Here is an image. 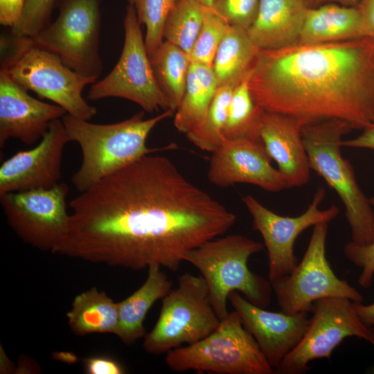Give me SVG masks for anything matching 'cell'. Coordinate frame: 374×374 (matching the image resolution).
Wrapping results in <instances>:
<instances>
[{
	"label": "cell",
	"mask_w": 374,
	"mask_h": 374,
	"mask_svg": "<svg viewBox=\"0 0 374 374\" xmlns=\"http://www.w3.org/2000/svg\"><path fill=\"white\" fill-rule=\"evenodd\" d=\"M134 7L129 4L123 19L125 39L119 60L107 75L91 84L88 93L90 100L121 98L138 104L146 112L168 109Z\"/></svg>",
	"instance_id": "obj_10"
},
{
	"label": "cell",
	"mask_w": 374,
	"mask_h": 374,
	"mask_svg": "<svg viewBox=\"0 0 374 374\" xmlns=\"http://www.w3.org/2000/svg\"><path fill=\"white\" fill-rule=\"evenodd\" d=\"M300 1H305V0H300Z\"/></svg>",
	"instance_id": "obj_43"
},
{
	"label": "cell",
	"mask_w": 374,
	"mask_h": 374,
	"mask_svg": "<svg viewBox=\"0 0 374 374\" xmlns=\"http://www.w3.org/2000/svg\"><path fill=\"white\" fill-rule=\"evenodd\" d=\"M251 69L233 90L223 131V136L226 139L261 140L259 128L265 110L256 104L250 93L249 82Z\"/></svg>",
	"instance_id": "obj_27"
},
{
	"label": "cell",
	"mask_w": 374,
	"mask_h": 374,
	"mask_svg": "<svg viewBox=\"0 0 374 374\" xmlns=\"http://www.w3.org/2000/svg\"><path fill=\"white\" fill-rule=\"evenodd\" d=\"M357 7L362 16L364 37L374 38V0H361Z\"/></svg>",
	"instance_id": "obj_37"
},
{
	"label": "cell",
	"mask_w": 374,
	"mask_h": 374,
	"mask_svg": "<svg viewBox=\"0 0 374 374\" xmlns=\"http://www.w3.org/2000/svg\"><path fill=\"white\" fill-rule=\"evenodd\" d=\"M305 124L296 118L264 111L260 123V137L289 188L306 184L310 166L303 139Z\"/></svg>",
	"instance_id": "obj_19"
},
{
	"label": "cell",
	"mask_w": 374,
	"mask_h": 374,
	"mask_svg": "<svg viewBox=\"0 0 374 374\" xmlns=\"http://www.w3.org/2000/svg\"><path fill=\"white\" fill-rule=\"evenodd\" d=\"M352 129L347 123L332 119L305 125L302 134L311 170L336 192L344 206L351 241L367 245L374 242V212L351 164L341 152L342 137Z\"/></svg>",
	"instance_id": "obj_5"
},
{
	"label": "cell",
	"mask_w": 374,
	"mask_h": 374,
	"mask_svg": "<svg viewBox=\"0 0 374 374\" xmlns=\"http://www.w3.org/2000/svg\"><path fill=\"white\" fill-rule=\"evenodd\" d=\"M211 153L207 177L213 185L226 188L245 183L273 193L289 188L283 175L272 166L261 140L224 138Z\"/></svg>",
	"instance_id": "obj_16"
},
{
	"label": "cell",
	"mask_w": 374,
	"mask_h": 374,
	"mask_svg": "<svg viewBox=\"0 0 374 374\" xmlns=\"http://www.w3.org/2000/svg\"><path fill=\"white\" fill-rule=\"evenodd\" d=\"M100 3L101 0H57V17L31 38L33 44L57 55L78 73L98 80L103 71Z\"/></svg>",
	"instance_id": "obj_8"
},
{
	"label": "cell",
	"mask_w": 374,
	"mask_h": 374,
	"mask_svg": "<svg viewBox=\"0 0 374 374\" xmlns=\"http://www.w3.org/2000/svg\"><path fill=\"white\" fill-rule=\"evenodd\" d=\"M145 26V44L151 57L163 42V29L167 15L176 0H127Z\"/></svg>",
	"instance_id": "obj_30"
},
{
	"label": "cell",
	"mask_w": 374,
	"mask_h": 374,
	"mask_svg": "<svg viewBox=\"0 0 374 374\" xmlns=\"http://www.w3.org/2000/svg\"><path fill=\"white\" fill-rule=\"evenodd\" d=\"M259 51L247 30L229 24L212 66L218 87L240 82L253 66Z\"/></svg>",
	"instance_id": "obj_24"
},
{
	"label": "cell",
	"mask_w": 374,
	"mask_h": 374,
	"mask_svg": "<svg viewBox=\"0 0 374 374\" xmlns=\"http://www.w3.org/2000/svg\"><path fill=\"white\" fill-rule=\"evenodd\" d=\"M307 9L305 1L260 0L256 19L247 32L259 50L294 45L299 42Z\"/></svg>",
	"instance_id": "obj_20"
},
{
	"label": "cell",
	"mask_w": 374,
	"mask_h": 374,
	"mask_svg": "<svg viewBox=\"0 0 374 374\" xmlns=\"http://www.w3.org/2000/svg\"><path fill=\"white\" fill-rule=\"evenodd\" d=\"M328 223L313 226L301 262L289 274L271 282L281 312L293 314L310 312L314 301L323 298H346L362 302V294L346 280L339 278L326 255Z\"/></svg>",
	"instance_id": "obj_9"
},
{
	"label": "cell",
	"mask_w": 374,
	"mask_h": 374,
	"mask_svg": "<svg viewBox=\"0 0 374 374\" xmlns=\"http://www.w3.org/2000/svg\"><path fill=\"white\" fill-rule=\"evenodd\" d=\"M150 59L168 109L175 112L185 92L190 57L180 48L163 40Z\"/></svg>",
	"instance_id": "obj_26"
},
{
	"label": "cell",
	"mask_w": 374,
	"mask_h": 374,
	"mask_svg": "<svg viewBox=\"0 0 374 374\" xmlns=\"http://www.w3.org/2000/svg\"><path fill=\"white\" fill-rule=\"evenodd\" d=\"M341 146L374 150V126L364 129L361 134L354 139L342 141Z\"/></svg>",
	"instance_id": "obj_38"
},
{
	"label": "cell",
	"mask_w": 374,
	"mask_h": 374,
	"mask_svg": "<svg viewBox=\"0 0 374 374\" xmlns=\"http://www.w3.org/2000/svg\"><path fill=\"white\" fill-rule=\"evenodd\" d=\"M144 283L129 297L119 303V320L116 335L132 345L145 336L144 319L152 305L162 299L172 288V283L161 267L148 268Z\"/></svg>",
	"instance_id": "obj_22"
},
{
	"label": "cell",
	"mask_w": 374,
	"mask_h": 374,
	"mask_svg": "<svg viewBox=\"0 0 374 374\" xmlns=\"http://www.w3.org/2000/svg\"><path fill=\"white\" fill-rule=\"evenodd\" d=\"M352 304L359 318L368 326H374V303L364 305L353 301Z\"/></svg>",
	"instance_id": "obj_39"
},
{
	"label": "cell",
	"mask_w": 374,
	"mask_h": 374,
	"mask_svg": "<svg viewBox=\"0 0 374 374\" xmlns=\"http://www.w3.org/2000/svg\"><path fill=\"white\" fill-rule=\"evenodd\" d=\"M68 142L62 118L52 121L35 147L19 151L1 163L0 196L48 189L59 184L63 152Z\"/></svg>",
	"instance_id": "obj_15"
},
{
	"label": "cell",
	"mask_w": 374,
	"mask_h": 374,
	"mask_svg": "<svg viewBox=\"0 0 374 374\" xmlns=\"http://www.w3.org/2000/svg\"><path fill=\"white\" fill-rule=\"evenodd\" d=\"M53 253L134 270L177 271L184 257L229 231L236 215L168 158L145 155L80 193Z\"/></svg>",
	"instance_id": "obj_1"
},
{
	"label": "cell",
	"mask_w": 374,
	"mask_h": 374,
	"mask_svg": "<svg viewBox=\"0 0 374 374\" xmlns=\"http://www.w3.org/2000/svg\"><path fill=\"white\" fill-rule=\"evenodd\" d=\"M66 112L55 104L37 100L0 71V148L15 139L30 145L44 135L50 123Z\"/></svg>",
	"instance_id": "obj_18"
},
{
	"label": "cell",
	"mask_w": 374,
	"mask_h": 374,
	"mask_svg": "<svg viewBox=\"0 0 374 374\" xmlns=\"http://www.w3.org/2000/svg\"><path fill=\"white\" fill-rule=\"evenodd\" d=\"M165 362L169 368L179 373H274L235 310L229 312L217 328L205 338L168 352Z\"/></svg>",
	"instance_id": "obj_6"
},
{
	"label": "cell",
	"mask_w": 374,
	"mask_h": 374,
	"mask_svg": "<svg viewBox=\"0 0 374 374\" xmlns=\"http://www.w3.org/2000/svg\"><path fill=\"white\" fill-rule=\"evenodd\" d=\"M66 317L72 330L78 335L93 332L116 334L119 303L93 287L77 295Z\"/></svg>",
	"instance_id": "obj_25"
},
{
	"label": "cell",
	"mask_w": 374,
	"mask_h": 374,
	"mask_svg": "<svg viewBox=\"0 0 374 374\" xmlns=\"http://www.w3.org/2000/svg\"><path fill=\"white\" fill-rule=\"evenodd\" d=\"M238 82L218 87L202 123L186 134L199 149L213 152L222 144L230 101Z\"/></svg>",
	"instance_id": "obj_29"
},
{
	"label": "cell",
	"mask_w": 374,
	"mask_h": 374,
	"mask_svg": "<svg viewBox=\"0 0 374 374\" xmlns=\"http://www.w3.org/2000/svg\"><path fill=\"white\" fill-rule=\"evenodd\" d=\"M203 19L204 6L197 0H176L165 21L163 40L190 55Z\"/></svg>",
	"instance_id": "obj_28"
},
{
	"label": "cell",
	"mask_w": 374,
	"mask_h": 374,
	"mask_svg": "<svg viewBox=\"0 0 374 374\" xmlns=\"http://www.w3.org/2000/svg\"><path fill=\"white\" fill-rule=\"evenodd\" d=\"M363 37L357 6L328 3L308 8L299 44H316Z\"/></svg>",
	"instance_id": "obj_21"
},
{
	"label": "cell",
	"mask_w": 374,
	"mask_h": 374,
	"mask_svg": "<svg viewBox=\"0 0 374 374\" xmlns=\"http://www.w3.org/2000/svg\"><path fill=\"white\" fill-rule=\"evenodd\" d=\"M228 299L274 370L296 346L308 329V312L288 314L268 311L253 304L238 292H232Z\"/></svg>",
	"instance_id": "obj_17"
},
{
	"label": "cell",
	"mask_w": 374,
	"mask_h": 374,
	"mask_svg": "<svg viewBox=\"0 0 374 374\" xmlns=\"http://www.w3.org/2000/svg\"><path fill=\"white\" fill-rule=\"evenodd\" d=\"M353 301L339 297L314 301L308 329L296 346L274 370L277 374H303L311 370L313 360L330 359L333 350L349 337L370 342L371 327L357 316Z\"/></svg>",
	"instance_id": "obj_12"
},
{
	"label": "cell",
	"mask_w": 374,
	"mask_h": 374,
	"mask_svg": "<svg viewBox=\"0 0 374 374\" xmlns=\"http://www.w3.org/2000/svg\"><path fill=\"white\" fill-rule=\"evenodd\" d=\"M262 248L260 242L234 234L208 240L184 257V261L197 269L204 278L220 320L229 314L227 301L232 292H238L260 308L269 305L271 283L251 272L247 265L249 257Z\"/></svg>",
	"instance_id": "obj_4"
},
{
	"label": "cell",
	"mask_w": 374,
	"mask_h": 374,
	"mask_svg": "<svg viewBox=\"0 0 374 374\" xmlns=\"http://www.w3.org/2000/svg\"><path fill=\"white\" fill-rule=\"evenodd\" d=\"M260 0H214L212 9L229 24L247 30L254 21Z\"/></svg>",
	"instance_id": "obj_33"
},
{
	"label": "cell",
	"mask_w": 374,
	"mask_h": 374,
	"mask_svg": "<svg viewBox=\"0 0 374 374\" xmlns=\"http://www.w3.org/2000/svg\"><path fill=\"white\" fill-rule=\"evenodd\" d=\"M249 87L263 110L304 124L340 120L374 126V38L260 50Z\"/></svg>",
	"instance_id": "obj_2"
},
{
	"label": "cell",
	"mask_w": 374,
	"mask_h": 374,
	"mask_svg": "<svg viewBox=\"0 0 374 374\" xmlns=\"http://www.w3.org/2000/svg\"><path fill=\"white\" fill-rule=\"evenodd\" d=\"M0 71L25 89L53 102L73 116L89 121L97 113L96 107L84 98L82 91L98 80L78 73L57 55L33 42L8 69Z\"/></svg>",
	"instance_id": "obj_11"
},
{
	"label": "cell",
	"mask_w": 374,
	"mask_h": 374,
	"mask_svg": "<svg viewBox=\"0 0 374 374\" xmlns=\"http://www.w3.org/2000/svg\"><path fill=\"white\" fill-rule=\"evenodd\" d=\"M218 84L212 67L191 62L185 92L175 112L174 125L186 134L204 120Z\"/></svg>",
	"instance_id": "obj_23"
},
{
	"label": "cell",
	"mask_w": 374,
	"mask_h": 374,
	"mask_svg": "<svg viewBox=\"0 0 374 374\" xmlns=\"http://www.w3.org/2000/svg\"><path fill=\"white\" fill-rule=\"evenodd\" d=\"M317 2L320 1H332L338 2L345 6H355L358 3L359 0H313Z\"/></svg>",
	"instance_id": "obj_40"
},
{
	"label": "cell",
	"mask_w": 374,
	"mask_h": 374,
	"mask_svg": "<svg viewBox=\"0 0 374 374\" xmlns=\"http://www.w3.org/2000/svg\"><path fill=\"white\" fill-rule=\"evenodd\" d=\"M202 6L207 8H212L214 0H197Z\"/></svg>",
	"instance_id": "obj_41"
},
{
	"label": "cell",
	"mask_w": 374,
	"mask_h": 374,
	"mask_svg": "<svg viewBox=\"0 0 374 374\" xmlns=\"http://www.w3.org/2000/svg\"><path fill=\"white\" fill-rule=\"evenodd\" d=\"M220 321L204 278L184 273L179 277L177 287L162 299L157 321L145 336L144 349L160 355L194 344L215 330Z\"/></svg>",
	"instance_id": "obj_7"
},
{
	"label": "cell",
	"mask_w": 374,
	"mask_h": 374,
	"mask_svg": "<svg viewBox=\"0 0 374 374\" xmlns=\"http://www.w3.org/2000/svg\"><path fill=\"white\" fill-rule=\"evenodd\" d=\"M325 197V189L318 188L306 211L296 217L275 213L252 195L242 197L252 217L253 229L262 235L267 249L270 283L290 274L297 265L294 246L303 231L320 223H329L338 216L339 209L335 205L326 209L319 208Z\"/></svg>",
	"instance_id": "obj_14"
},
{
	"label": "cell",
	"mask_w": 374,
	"mask_h": 374,
	"mask_svg": "<svg viewBox=\"0 0 374 374\" xmlns=\"http://www.w3.org/2000/svg\"><path fill=\"white\" fill-rule=\"evenodd\" d=\"M370 327H371V339L370 341V343L372 344V345L374 347V326H370ZM370 373H374V364L371 368Z\"/></svg>",
	"instance_id": "obj_42"
},
{
	"label": "cell",
	"mask_w": 374,
	"mask_h": 374,
	"mask_svg": "<svg viewBox=\"0 0 374 374\" xmlns=\"http://www.w3.org/2000/svg\"><path fill=\"white\" fill-rule=\"evenodd\" d=\"M85 370L89 374H121L123 367L115 360L105 357H95L84 360Z\"/></svg>",
	"instance_id": "obj_35"
},
{
	"label": "cell",
	"mask_w": 374,
	"mask_h": 374,
	"mask_svg": "<svg viewBox=\"0 0 374 374\" xmlns=\"http://www.w3.org/2000/svg\"><path fill=\"white\" fill-rule=\"evenodd\" d=\"M229 26L212 8L204 6L202 25L189 55L191 62L212 67L216 51Z\"/></svg>",
	"instance_id": "obj_31"
},
{
	"label": "cell",
	"mask_w": 374,
	"mask_h": 374,
	"mask_svg": "<svg viewBox=\"0 0 374 374\" xmlns=\"http://www.w3.org/2000/svg\"><path fill=\"white\" fill-rule=\"evenodd\" d=\"M69 193L62 182L48 189L8 193L0 201L9 225L21 240L52 251L68 231Z\"/></svg>",
	"instance_id": "obj_13"
},
{
	"label": "cell",
	"mask_w": 374,
	"mask_h": 374,
	"mask_svg": "<svg viewBox=\"0 0 374 374\" xmlns=\"http://www.w3.org/2000/svg\"><path fill=\"white\" fill-rule=\"evenodd\" d=\"M57 1L25 0L21 15L11 27V33L20 37H34L51 23Z\"/></svg>",
	"instance_id": "obj_32"
},
{
	"label": "cell",
	"mask_w": 374,
	"mask_h": 374,
	"mask_svg": "<svg viewBox=\"0 0 374 374\" xmlns=\"http://www.w3.org/2000/svg\"><path fill=\"white\" fill-rule=\"evenodd\" d=\"M369 202L374 206V196L369 198ZM344 253L349 261L362 269L358 284L366 289L370 287L374 276V242L360 245L350 241L344 246Z\"/></svg>",
	"instance_id": "obj_34"
},
{
	"label": "cell",
	"mask_w": 374,
	"mask_h": 374,
	"mask_svg": "<svg viewBox=\"0 0 374 374\" xmlns=\"http://www.w3.org/2000/svg\"><path fill=\"white\" fill-rule=\"evenodd\" d=\"M25 0H0V23L5 26H14L19 21Z\"/></svg>",
	"instance_id": "obj_36"
},
{
	"label": "cell",
	"mask_w": 374,
	"mask_h": 374,
	"mask_svg": "<svg viewBox=\"0 0 374 374\" xmlns=\"http://www.w3.org/2000/svg\"><path fill=\"white\" fill-rule=\"evenodd\" d=\"M175 112L144 119L143 112L112 124H96L66 114L62 121L69 141L82 152V162L71 182L83 192L105 177L133 163L141 157L164 148H149L146 141L153 128Z\"/></svg>",
	"instance_id": "obj_3"
}]
</instances>
